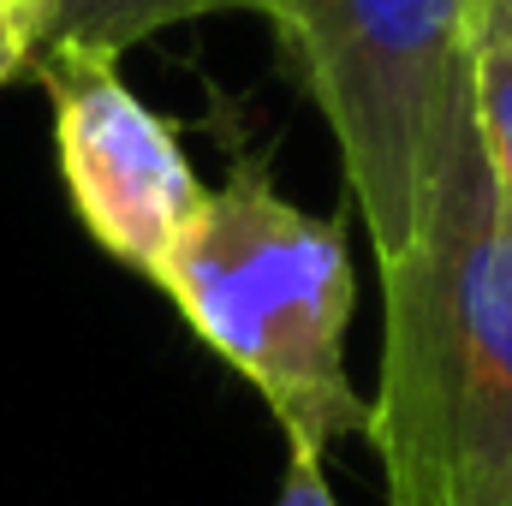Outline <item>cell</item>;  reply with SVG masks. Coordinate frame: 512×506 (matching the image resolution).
<instances>
[{
    "label": "cell",
    "instance_id": "1",
    "mask_svg": "<svg viewBox=\"0 0 512 506\" xmlns=\"http://www.w3.org/2000/svg\"><path fill=\"white\" fill-rule=\"evenodd\" d=\"M387 506H512V227L465 96L417 245L382 268Z\"/></svg>",
    "mask_w": 512,
    "mask_h": 506
},
{
    "label": "cell",
    "instance_id": "2",
    "mask_svg": "<svg viewBox=\"0 0 512 506\" xmlns=\"http://www.w3.org/2000/svg\"><path fill=\"white\" fill-rule=\"evenodd\" d=\"M227 185L203 197L161 292L280 417L292 459H322L346 435H370V399L346 376L352 256L340 221L304 215L268 179V161L221 126Z\"/></svg>",
    "mask_w": 512,
    "mask_h": 506
},
{
    "label": "cell",
    "instance_id": "3",
    "mask_svg": "<svg viewBox=\"0 0 512 506\" xmlns=\"http://www.w3.org/2000/svg\"><path fill=\"white\" fill-rule=\"evenodd\" d=\"M274 30L340 143L376 262H399L471 96L477 0H280Z\"/></svg>",
    "mask_w": 512,
    "mask_h": 506
},
{
    "label": "cell",
    "instance_id": "4",
    "mask_svg": "<svg viewBox=\"0 0 512 506\" xmlns=\"http://www.w3.org/2000/svg\"><path fill=\"white\" fill-rule=\"evenodd\" d=\"M30 72L54 102V155L84 233L114 262L161 280L209 197L173 126L131 96L120 66L102 54L42 48Z\"/></svg>",
    "mask_w": 512,
    "mask_h": 506
},
{
    "label": "cell",
    "instance_id": "5",
    "mask_svg": "<svg viewBox=\"0 0 512 506\" xmlns=\"http://www.w3.org/2000/svg\"><path fill=\"white\" fill-rule=\"evenodd\" d=\"M209 12H262V18H274L280 0H54L42 48L120 60L143 36H155L167 24H185V18H209Z\"/></svg>",
    "mask_w": 512,
    "mask_h": 506
},
{
    "label": "cell",
    "instance_id": "6",
    "mask_svg": "<svg viewBox=\"0 0 512 506\" xmlns=\"http://www.w3.org/2000/svg\"><path fill=\"white\" fill-rule=\"evenodd\" d=\"M471 108H477V137L489 155L495 203L512 227V42H477L471 48Z\"/></svg>",
    "mask_w": 512,
    "mask_h": 506
},
{
    "label": "cell",
    "instance_id": "7",
    "mask_svg": "<svg viewBox=\"0 0 512 506\" xmlns=\"http://www.w3.org/2000/svg\"><path fill=\"white\" fill-rule=\"evenodd\" d=\"M54 0H0V84L24 78L48 42Z\"/></svg>",
    "mask_w": 512,
    "mask_h": 506
},
{
    "label": "cell",
    "instance_id": "8",
    "mask_svg": "<svg viewBox=\"0 0 512 506\" xmlns=\"http://www.w3.org/2000/svg\"><path fill=\"white\" fill-rule=\"evenodd\" d=\"M274 506H334V489H328L322 459H292V465H286V483H280V495H274Z\"/></svg>",
    "mask_w": 512,
    "mask_h": 506
},
{
    "label": "cell",
    "instance_id": "9",
    "mask_svg": "<svg viewBox=\"0 0 512 506\" xmlns=\"http://www.w3.org/2000/svg\"><path fill=\"white\" fill-rule=\"evenodd\" d=\"M477 42H512V0H477Z\"/></svg>",
    "mask_w": 512,
    "mask_h": 506
}]
</instances>
